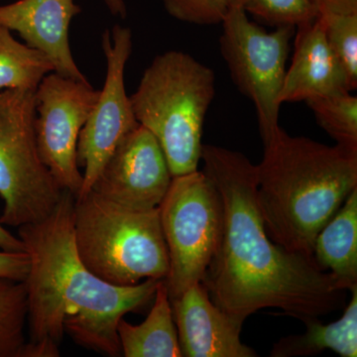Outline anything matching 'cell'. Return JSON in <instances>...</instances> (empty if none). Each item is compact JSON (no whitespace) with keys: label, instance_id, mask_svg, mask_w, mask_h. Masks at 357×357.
<instances>
[{"label":"cell","instance_id":"cell-1","mask_svg":"<svg viewBox=\"0 0 357 357\" xmlns=\"http://www.w3.org/2000/svg\"><path fill=\"white\" fill-rule=\"evenodd\" d=\"M204 172L222 196V241L202 283L238 325L262 309L306 323L345 305L347 291L314 260L275 243L256 198V165L243 154L203 145Z\"/></svg>","mask_w":357,"mask_h":357},{"label":"cell","instance_id":"cell-2","mask_svg":"<svg viewBox=\"0 0 357 357\" xmlns=\"http://www.w3.org/2000/svg\"><path fill=\"white\" fill-rule=\"evenodd\" d=\"M74 204L64 192L50 215L18 227L30 258L23 281L30 337L22 357H58L65 335L98 354L121 356L119 321L147 306L161 281L117 286L93 273L77 253Z\"/></svg>","mask_w":357,"mask_h":357},{"label":"cell","instance_id":"cell-3","mask_svg":"<svg viewBox=\"0 0 357 357\" xmlns=\"http://www.w3.org/2000/svg\"><path fill=\"white\" fill-rule=\"evenodd\" d=\"M256 198L268 236L312 258L314 239L357 189V150L280 129L256 165Z\"/></svg>","mask_w":357,"mask_h":357},{"label":"cell","instance_id":"cell-4","mask_svg":"<svg viewBox=\"0 0 357 357\" xmlns=\"http://www.w3.org/2000/svg\"><path fill=\"white\" fill-rule=\"evenodd\" d=\"M215 93L211 68L171 50L154 58L129 96L136 121L158 141L173 177L198 170L204 119Z\"/></svg>","mask_w":357,"mask_h":357},{"label":"cell","instance_id":"cell-5","mask_svg":"<svg viewBox=\"0 0 357 357\" xmlns=\"http://www.w3.org/2000/svg\"><path fill=\"white\" fill-rule=\"evenodd\" d=\"M77 253L96 276L117 286H132L169 271L168 250L158 208L134 211L89 191L75 198Z\"/></svg>","mask_w":357,"mask_h":357},{"label":"cell","instance_id":"cell-6","mask_svg":"<svg viewBox=\"0 0 357 357\" xmlns=\"http://www.w3.org/2000/svg\"><path fill=\"white\" fill-rule=\"evenodd\" d=\"M35 117V91H0V223L7 227L43 220L66 192L40 156Z\"/></svg>","mask_w":357,"mask_h":357},{"label":"cell","instance_id":"cell-7","mask_svg":"<svg viewBox=\"0 0 357 357\" xmlns=\"http://www.w3.org/2000/svg\"><path fill=\"white\" fill-rule=\"evenodd\" d=\"M158 210L169 257L164 280L173 300L203 282L222 241L225 211L217 185L199 170L173 177Z\"/></svg>","mask_w":357,"mask_h":357},{"label":"cell","instance_id":"cell-8","mask_svg":"<svg viewBox=\"0 0 357 357\" xmlns=\"http://www.w3.org/2000/svg\"><path fill=\"white\" fill-rule=\"evenodd\" d=\"M220 53L236 88L255 105L263 144L281 128L279 96L296 27L267 32L234 1L222 22Z\"/></svg>","mask_w":357,"mask_h":357},{"label":"cell","instance_id":"cell-9","mask_svg":"<svg viewBox=\"0 0 357 357\" xmlns=\"http://www.w3.org/2000/svg\"><path fill=\"white\" fill-rule=\"evenodd\" d=\"M100 89L52 72L35 91V133L40 156L59 187L75 198L83 187L77 164L79 134Z\"/></svg>","mask_w":357,"mask_h":357},{"label":"cell","instance_id":"cell-10","mask_svg":"<svg viewBox=\"0 0 357 357\" xmlns=\"http://www.w3.org/2000/svg\"><path fill=\"white\" fill-rule=\"evenodd\" d=\"M132 45V32L129 28L114 25L112 30L103 32L102 46L107 74L95 107L79 134L77 164L83 167L84 173L83 187L77 197L91 190L121 141L139 126L124 83Z\"/></svg>","mask_w":357,"mask_h":357},{"label":"cell","instance_id":"cell-11","mask_svg":"<svg viewBox=\"0 0 357 357\" xmlns=\"http://www.w3.org/2000/svg\"><path fill=\"white\" fill-rule=\"evenodd\" d=\"M172 178L158 141L139 126L121 141L89 191L129 210L150 211L163 201Z\"/></svg>","mask_w":357,"mask_h":357},{"label":"cell","instance_id":"cell-12","mask_svg":"<svg viewBox=\"0 0 357 357\" xmlns=\"http://www.w3.org/2000/svg\"><path fill=\"white\" fill-rule=\"evenodd\" d=\"M81 13L75 0H18L0 6V25L18 33L26 45L43 54L54 72L89 82L70 47V22Z\"/></svg>","mask_w":357,"mask_h":357},{"label":"cell","instance_id":"cell-13","mask_svg":"<svg viewBox=\"0 0 357 357\" xmlns=\"http://www.w3.org/2000/svg\"><path fill=\"white\" fill-rule=\"evenodd\" d=\"M171 304L182 356H257L241 342L243 326L211 301L202 282L185 289Z\"/></svg>","mask_w":357,"mask_h":357},{"label":"cell","instance_id":"cell-14","mask_svg":"<svg viewBox=\"0 0 357 357\" xmlns=\"http://www.w3.org/2000/svg\"><path fill=\"white\" fill-rule=\"evenodd\" d=\"M294 53L279 96L281 105L352 91L351 82L331 50L319 18L296 27Z\"/></svg>","mask_w":357,"mask_h":357},{"label":"cell","instance_id":"cell-15","mask_svg":"<svg viewBox=\"0 0 357 357\" xmlns=\"http://www.w3.org/2000/svg\"><path fill=\"white\" fill-rule=\"evenodd\" d=\"M312 259L342 290L357 286V189L319 232Z\"/></svg>","mask_w":357,"mask_h":357},{"label":"cell","instance_id":"cell-16","mask_svg":"<svg viewBox=\"0 0 357 357\" xmlns=\"http://www.w3.org/2000/svg\"><path fill=\"white\" fill-rule=\"evenodd\" d=\"M117 335L124 357H182L165 280L159 282L147 318L139 325L121 319Z\"/></svg>","mask_w":357,"mask_h":357},{"label":"cell","instance_id":"cell-17","mask_svg":"<svg viewBox=\"0 0 357 357\" xmlns=\"http://www.w3.org/2000/svg\"><path fill=\"white\" fill-rule=\"evenodd\" d=\"M337 321L324 325L319 319L304 323L306 333L281 338L274 344L272 357L310 356L331 349L342 357L357 356V286Z\"/></svg>","mask_w":357,"mask_h":357},{"label":"cell","instance_id":"cell-18","mask_svg":"<svg viewBox=\"0 0 357 357\" xmlns=\"http://www.w3.org/2000/svg\"><path fill=\"white\" fill-rule=\"evenodd\" d=\"M54 72L43 54L14 38L0 25V91L6 89L36 91L45 76Z\"/></svg>","mask_w":357,"mask_h":357},{"label":"cell","instance_id":"cell-19","mask_svg":"<svg viewBox=\"0 0 357 357\" xmlns=\"http://www.w3.org/2000/svg\"><path fill=\"white\" fill-rule=\"evenodd\" d=\"M317 122L337 144L357 150V98L351 91L318 96L306 102Z\"/></svg>","mask_w":357,"mask_h":357},{"label":"cell","instance_id":"cell-20","mask_svg":"<svg viewBox=\"0 0 357 357\" xmlns=\"http://www.w3.org/2000/svg\"><path fill=\"white\" fill-rule=\"evenodd\" d=\"M27 325L23 282L0 280V357H22Z\"/></svg>","mask_w":357,"mask_h":357},{"label":"cell","instance_id":"cell-21","mask_svg":"<svg viewBox=\"0 0 357 357\" xmlns=\"http://www.w3.org/2000/svg\"><path fill=\"white\" fill-rule=\"evenodd\" d=\"M319 18L323 23L326 42L354 91L357 88V13H321Z\"/></svg>","mask_w":357,"mask_h":357},{"label":"cell","instance_id":"cell-22","mask_svg":"<svg viewBox=\"0 0 357 357\" xmlns=\"http://www.w3.org/2000/svg\"><path fill=\"white\" fill-rule=\"evenodd\" d=\"M246 13L268 24L281 27H297L312 22L319 17V11L314 0H234Z\"/></svg>","mask_w":357,"mask_h":357},{"label":"cell","instance_id":"cell-23","mask_svg":"<svg viewBox=\"0 0 357 357\" xmlns=\"http://www.w3.org/2000/svg\"><path fill=\"white\" fill-rule=\"evenodd\" d=\"M234 0H162L164 8L176 20L189 24H222Z\"/></svg>","mask_w":357,"mask_h":357},{"label":"cell","instance_id":"cell-24","mask_svg":"<svg viewBox=\"0 0 357 357\" xmlns=\"http://www.w3.org/2000/svg\"><path fill=\"white\" fill-rule=\"evenodd\" d=\"M30 268V258L26 251L0 249V280L23 282Z\"/></svg>","mask_w":357,"mask_h":357},{"label":"cell","instance_id":"cell-25","mask_svg":"<svg viewBox=\"0 0 357 357\" xmlns=\"http://www.w3.org/2000/svg\"><path fill=\"white\" fill-rule=\"evenodd\" d=\"M319 13H357V0H314Z\"/></svg>","mask_w":357,"mask_h":357},{"label":"cell","instance_id":"cell-26","mask_svg":"<svg viewBox=\"0 0 357 357\" xmlns=\"http://www.w3.org/2000/svg\"><path fill=\"white\" fill-rule=\"evenodd\" d=\"M0 249L7 251H25L24 243L20 236H13L0 223Z\"/></svg>","mask_w":357,"mask_h":357},{"label":"cell","instance_id":"cell-27","mask_svg":"<svg viewBox=\"0 0 357 357\" xmlns=\"http://www.w3.org/2000/svg\"><path fill=\"white\" fill-rule=\"evenodd\" d=\"M110 13L114 16L126 18L128 15L126 0H102Z\"/></svg>","mask_w":357,"mask_h":357}]
</instances>
